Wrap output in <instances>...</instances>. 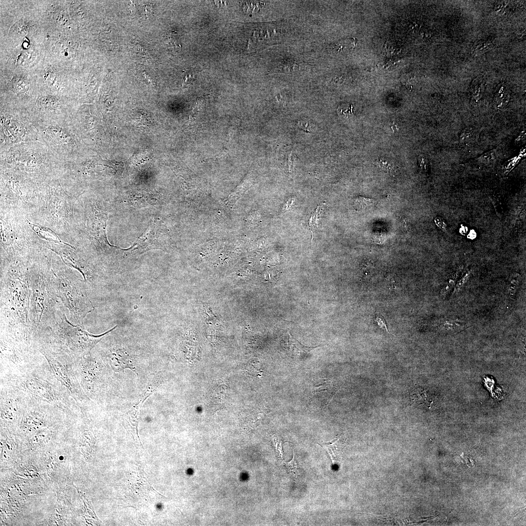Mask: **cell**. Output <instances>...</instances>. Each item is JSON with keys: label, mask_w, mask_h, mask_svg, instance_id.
<instances>
[{"label": "cell", "mask_w": 526, "mask_h": 526, "mask_svg": "<svg viewBox=\"0 0 526 526\" xmlns=\"http://www.w3.org/2000/svg\"><path fill=\"white\" fill-rule=\"evenodd\" d=\"M510 100V94L507 86L500 83L496 88L494 96V102L497 109L506 107Z\"/></svg>", "instance_id": "cell-18"}, {"label": "cell", "mask_w": 526, "mask_h": 526, "mask_svg": "<svg viewBox=\"0 0 526 526\" xmlns=\"http://www.w3.org/2000/svg\"><path fill=\"white\" fill-rule=\"evenodd\" d=\"M376 164L384 171L392 173L395 170L394 166L391 163L382 158H378L376 161Z\"/></svg>", "instance_id": "cell-27"}, {"label": "cell", "mask_w": 526, "mask_h": 526, "mask_svg": "<svg viewBox=\"0 0 526 526\" xmlns=\"http://www.w3.org/2000/svg\"><path fill=\"white\" fill-rule=\"evenodd\" d=\"M43 355L47 360L56 378L69 391L81 411L84 410L89 399L81 389L72 364L62 363L49 355Z\"/></svg>", "instance_id": "cell-16"}, {"label": "cell", "mask_w": 526, "mask_h": 526, "mask_svg": "<svg viewBox=\"0 0 526 526\" xmlns=\"http://www.w3.org/2000/svg\"><path fill=\"white\" fill-rule=\"evenodd\" d=\"M82 209L78 195L69 194L57 178L49 183L38 210L29 220L50 228L62 240L73 244L81 237Z\"/></svg>", "instance_id": "cell-3"}, {"label": "cell", "mask_w": 526, "mask_h": 526, "mask_svg": "<svg viewBox=\"0 0 526 526\" xmlns=\"http://www.w3.org/2000/svg\"><path fill=\"white\" fill-rule=\"evenodd\" d=\"M49 251L45 248L29 262V319L34 338L55 324L65 311L58 297Z\"/></svg>", "instance_id": "cell-2"}, {"label": "cell", "mask_w": 526, "mask_h": 526, "mask_svg": "<svg viewBox=\"0 0 526 526\" xmlns=\"http://www.w3.org/2000/svg\"><path fill=\"white\" fill-rule=\"evenodd\" d=\"M464 326L462 322L452 320L442 321L438 325V327L441 330L449 333H454L461 330Z\"/></svg>", "instance_id": "cell-21"}, {"label": "cell", "mask_w": 526, "mask_h": 526, "mask_svg": "<svg viewBox=\"0 0 526 526\" xmlns=\"http://www.w3.org/2000/svg\"><path fill=\"white\" fill-rule=\"evenodd\" d=\"M494 46L493 40L481 39L476 41L473 45L471 52L473 54L480 55L492 49Z\"/></svg>", "instance_id": "cell-20"}, {"label": "cell", "mask_w": 526, "mask_h": 526, "mask_svg": "<svg viewBox=\"0 0 526 526\" xmlns=\"http://www.w3.org/2000/svg\"><path fill=\"white\" fill-rule=\"evenodd\" d=\"M116 327L101 334L94 335L86 331L84 326L72 323L64 311L55 324L35 336L34 343L42 355L72 364L90 354L97 343Z\"/></svg>", "instance_id": "cell-4"}, {"label": "cell", "mask_w": 526, "mask_h": 526, "mask_svg": "<svg viewBox=\"0 0 526 526\" xmlns=\"http://www.w3.org/2000/svg\"><path fill=\"white\" fill-rule=\"evenodd\" d=\"M0 264L26 262L45 248L21 213L0 210Z\"/></svg>", "instance_id": "cell-7"}, {"label": "cell", "mask_w": 526, "mask_h": 526, "mask_svg": "<svg viewBox=\"0 0 526 526\" xmlns=\"http://www.w3.org/2000/svg\"><path fill=\"white\" fill-rule=\"evenodd\" d=\"M49 183L0 169V210L17 211L29 219L38 210Z\"/></svg>", "instance_id": "cell-9"}, {"label": "cell", "mask_w": 526, "mask_h": 526, "mask_svg": "<svg viewBox=\"0 0 526 526\" xmlns=\"http://www.w3.org/2000/svg\"><path fill=\"white\" fill-rule=\"evenodd\" d=\"M29 89V85L27 82L23 80H19L14 82L12 85V90L18 94L26 93Z\"/></svg>", "instance_id": "cell-25"}, {"label": "cell", "mask_w": 526, "mask_h": 526, "mask_svg": "<svg viewBox=\"0 0 526 526\" xmlns=\"http://www.w3.org/2000/svg\"><path fill=\"white\" fill-rule=\"evenodd\" d=\"M0 378V382L19 389L32 400L51 405L73 417L81 413L70 393L54 375L46 358L24 373Z\"/></svg>", "instance_id": "cell-5"}, {"label": "cell", "mask_w": 526, "mask_h": 526, "mask_svg": "<svg viewBox=\"0 0 526 526\" xmlns=\"http://www.w3.org/2000/svg\"><path fill=\"white\" fill-rule=\"evenodd\" d=\"M324 203L319 205L314 212L311 214L309 220V226L312 234L319 228L320 213L324 206Z\"/></svg>", "instance_id": "cell-23"}, {"label": "cell", "mask_w": 526, "mask_h": 526, "mask_svg": "<svg viewBox=\"0 0 526 526\" xmlns=\"http://www.w3.org/2000/svg\"><path fill=\"white\" fill-rule=\"evenodd\" d=\"M0 169L20 173L44 183L59 178L63 163L42 142L18 143L0 150Z\"/></svg>", "instance_id": "cell-6"}, {"label": "cell", "mask_w": 526, "mask_h": 526, "mask_svg": "<svg viewBox=\"0 0 526 526\" xmlns=\"http://www.w3.org/2000/svg\"><path fill=\"white\" fill-rule=\"evenodd\" d=\"M376 203L374 199L362 196H358L353 202V207L357 211H364L372 207Z\"/></svg>", "instance_id": "cell-22"}, {"label": "cell", "mask_w": 526, "mask_h": 526, "mask_svg": "<svg viewBox=\"0 0 526 526\" xmlns=\"http://www.w3.org/2000/svg\"><path fill=\"white\" fill-rule=\"evenodd\" d=\"M49 255L58 297L69 312V320L84 326V319L94 309L86 283L78 272L66 265L57 254L50 250Z\"/></svg>", "instance_id": "cell-8"}, {"label": "cell", "mask_w": 526, "mask_h": 526, "mask_svg": "<svg viewBox=\"0 0 526 526\" xmlns=\"http://www.w3.org/2000/svg\"><path fill=\"white\" fill-rule=\"evenodd\" d=\"M29 261L0 264V337L35 345L29 319Z\"/></svg>", "instance_id": "cell-1"}, {"label": "cell", "mask_w": 526, "mask_h": 526, "mask_svg": "<svg viewBox=\"0 0 526 526\" xmlns=\"http://www.w3.org/2000/svg\"><path fill=\"white\" fill-rule=\"evenodd\" d=\"M485 88V82L482 76L476 77L470 86V94L472 100L478 102L481 98Z\"/></svg>", "instance_id": "cell-19"}, {"label": "cell", "mask_w": 526, "mask_h": 526, "mask_svg": "<svg viewBox=\"0 0 526 526\" xmlns=\"http://www.w3.org/2000/svg\"><path fill=\"white\" fill-rule=\"evenodd\" d=\"M83 207L80 233L91 240L99 256L110 255L113 248L119 247L111 244L107 236V221L108 214L101 202L88 198L82 193L78 195Z\"/></svg>", "instance_id": "cell-11"}, {"label": "cell", "mask_w": 526, "mask_h": 526, "mask_svg": "<svg viewBox=\"0 0 526 526\" xmlns=\"http://www.w3.org/2000/svg\"><path fill=\"white\" fill-rule=\"evenodd\" d=\"M45 358L35 345L0 337V377L24 373Z\"/></svg>", "instance_id": "cell-12"}, {"label": "cell", "mask_w": 526, "mask_h": 526, "mask_svg": "<svg viewBox=\"0 0 526 526\" xmlns=\"http://www.w3.org/2000/svg\"><path fill=\"white\" fill-rule=\"evenodd\" d=\"M351 41V40H346L343 41L339 42L335 45V49H336V50L338 51L339 52H340L341 51H344L345 50H347L348 49H350V48H352L354 47L355 45V44L353 43L354 40L353 42Z\"/></svg>", "instance_id": "cell-31"}, {"label": "cell", "mask_w": 526, "mask_h": 526, "mask_svg": "<svg viewBox=\"0 0 526 526\" xmlns=\"http://www.w3.org/2000/svg\"><path fill=\"white\" fill-rule=\"evenodd\" d=\"M33 124L37 130L38 140L44 144L60 162L72 161L84 156L83 143L71 120Z\"/></svg>", "instance_id": "cell-10"}, {"label": "cell", "mask_w": 526, "mask_h": 526, "mask_svg": "<svg viewBox=\"0 0 526 526\" xmlns=\"http://www.w3.org/2000/svg\"><path fill=\"white\" fill-rule=\"evenodd\" d=\"M284 464L290 473L295 476H297L299 474L298 466L295 459V453L294 451L293 457L291 460L289 462H284Z\"/></svg>", "instance_id": "cell-29"}, {"label": "cell", "mask_w": 526, "mask_h": 526, "mask_svg": "<svg viewBox=\"0 0 526 526\" xmlns=\"http://www.w3.org/2000/svg\"><path fill=\"white\" fill-rule=\"evenodd\" d=\"M339 438L338 437V438H335L334 439L330 441L326 442H322L321 443L319 444V445H320L324 450H325V451H326L327 453L330 456L333 464H334V462L335 461V459L336 457V446Z\"/></svg>", "instance_id": "cell-24"}, {"label": "cell", "mask_w": 526, "mask_h": 526, "mask_svg": "<svg viewBox=\"0 0 526 526\" xmlns=\"http://www.w3.org/2000/svg\"><path fill=\"white\" fill-rule=\"evenodd\" d=\"M387 284L389 286V288L390 289H394L396 288L394 282L392 278H389V279H387Z\"/></svg>", "instance_id": "cell-35"}, {"label": "cell", "mask_w": 526, "mask_h": 526, "mask_svg": "<svg viewBox=\"0 0 526 526\" xmlns=\"http://www.w3.org/2000/svg\"><path fill=\"white\" fill-rule=\"evenodd\" d=\"M294 202L295 199L294 198H291L290 199H289L284 205L283 209L284 211L288 210L292 207Z\"/></svg>", "instance_id": "cell-34"}, {"label": "cell", "mask_w": 526, "mask_h": 526, "mask_svg": "<svg viewBox=\"0 0 526 526\" xmlns=\"http://www.w3.org/2000/svg\"><path fill=\"white\" fill-rule=\"evenodd\" d=\"M474 132L470 128L463 130L459 136V141L461 143H465L471 141L474 137Z\"/></svg>", "instance_id": "cell-28"}, {"label": "cell", "mask_w": 526, "mask_h": 526, "mask_svg": "<svg viewBox=\"0 0 526 526\" xmlns=\"http://www.w3.org/2000/svg\"><path fill=\"white\" fill-rule=\"evenodd\" d=\"M43 242L45 248L57 254L66 265L81 274L89 296V293L95 288L101 277L83 242L78 241L73 245Z\"/></svg>", "instance_id": "cell-13"}, {"label": "cell", "mask_w": 526, "mask_h": 526, "mask_svg": "<svg viewBox=\"0 0 526 526\" xmlns=\"http://www.w3.org/2000/svg\"><path fill=\"white\" fill-rule=\"evenodd\" d=\"M56 47L57 51L64 56L68 57L72 54V48L67 42L58 41L56 43Z\"/></svg>", "instance_id": "cell-26"}, {"label": "cell", "mask_w": 526, "mask_h": 526, "mask_svg": "<svg viewBox=\"0 0 526 526\" xmlns=\"http://www.w3.org/2000/svg\"><path fill=\"white\" fill-rule=\"evenodd\" d=\"M375 321L376 322V324H377V325L378 326V327L382 329V330H383L385 332L388 333L389 334H391V333L389 332V331L388 329V327L387 326L386 323V322H385V321L383 318H381V317H380L379 316H376V318L375 319Z\"/></svg>", "instance_id": "cell-33"}, {"label": "cell", "mask_w": 526, "mask_h": 526, "mask_svg": "<svg viewBox=\"0 0 526 526\" xmlns=\"http://www.w3.org/2000/svg\"><path fill=\"white\" fill-rule=\"evenodd\" d=\"M165 233L159 225L153 223L149 225L144 233L128 251L140 254L147 251L162 249L164 245Z\"/></svg>", "instance_id": "cell-17"}, {"label": "cell", "mask_w": 526, "mask_h": 526, "mask_svg": "<svg viewBox=\"0 0 526 526\" xmlns=\"http://www.w3.org/2000/svg\"><path fill=\"white\" fill-rule=\"evenodd\" d=\"M0 150L25 142L38 140L37 130L26 112L1 110Z\"/></svg>", "instance_id": "cell-14"}, {"label": "cell", "mask_w": 526, "mask_h": 526, "mask_svg": "<svg viewBox=\"0 0 526 526\" xmlns=\"http://www.w3.org/2000/svg\"><path fill=\"white\" fill-rule=\"evenodd\" d=\"M29 401V396L19 389L0 382V416L5 426H10L19 417L22 418Z\"/></svg>", "instance_id": "cell-15"}, {"label": "cell", "mask_w": 526, "mask_h": 526, "mask_svg": "<svg viewBox=\"0 0 526 526\" xmlns=\"http://www.w3.org/2000/svg\"><path fill=\"white\" fill-rule=\"evenodd\" d=\"M374 266L372 263L367 261L366 263L363 266V270L366 278L370 277L373 273Z\"/></svg>", "instance_id": "cell-32"}, {"label": "cell", "mask_w": 526, "mask_h": 526, "mask_svg": "<svg viewBox=\"0 0 526 526\" xmlns=\"http://www.w3.org/2000/svg\"><path fill=\"white\" fill-rule=\"evenodd\" d=\"M497 157V152L491 150L481 155L478 159L481 162L488 163L493 161Z\"/></svg>", "instance_id": "cell-30"}]
</instances>
